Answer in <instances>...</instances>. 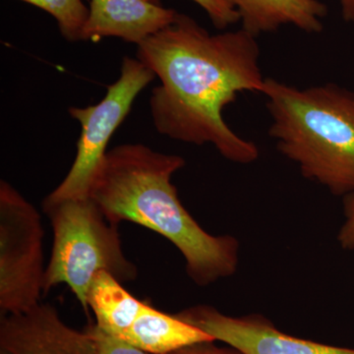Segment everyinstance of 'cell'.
Here are the masks:
<instances>
[{"instance_id":"1","label":"cell","mask_w":354,"mask_h":354,"mask_svg":"<svg viewBox=\"0 0 354 354\" xmlns=\"http://www.w3.org/2000/svg\"><path fill=\"white\" fill-rule=\"evenodd\" d=\"M257 37L244 29L209 34L186 14L137 46L136 58L160 84L150 97L153 127L184 143L212 144L227 160L248 165L258 147L237 135L223 111L242 92L262 94Z\"/></svg>"},{"instance_id":"2","label":"cell","mask_w":354,"mask_h":354,"mask_svg":"<svg viewBox=\"0 0 354 354\" xmlns=\"http://www.w3.org/2000/svg\"><path fill=\"white\" fill-rule=\"evenodd\" d=\"M184 167L180 156L123 144L108 151L88 196L114 225L130 221L171 241L183 254L191 281L207 286L234 276L239 243L232 235L208 234L184 208L171 183Z\"/></svg>"},{"instance_id":"3","label":"cell","mask_w":354,"mask_h":354,"mask_svg":"<svg viewBox=\"0 0 354 354\" xmlns=\"http://www.w3.org/2000/svg\"><path fill=\"white\" fill-rule=\"evenodd\" d=\"M269 135L305 178L335 196L354 194V93L326 84L300 88L266 78Z\"/></svg>"},{"instance_id":"4","label":"cell","mask_w":354,"mask_h":354,"mask_svg":"<svg viewBox=\"0 0 354 354\" xmlns=\"http://www.w3.org/2000/svg\"><path fill=\"white\" fill-rule=\"evenodd\" d=\"M43 209L53 232L44 295L55 286L66 285L88 314V291L95 274L106 272L120 283L137 279L138 268L123 251L118 225L106 218L94 200L44 199Z\"/></svg>"},{"instance_id":"5","label":"cell","mask_w":354,"mask_h":354,"mask_svg":"<svg viewBox=\"0 0 354 354\" xmlns=\"http://www.w3.org/2000/svg\"><path fill=\"white\" fill-rule=\"evenodd\" d=\"M44 230L38 209L0 181V313H24L41 304Z\"/></svg>"},{"instance_id":"6","label":"cell","mask_w":354,"mask_h":354,"mask_svg":"<svg viewBox=\"0 0 354 354\" xmlns=\"http://www.w3.org/2000/svg\"><path fill=\"white\" fill-rule=\"evenodd\" d=\"M155 78L152 70L138 58L124 57L120 78L109 86L99 104L69 109L70 115L81 125L75 160L62 183L44 199L62 201L88 197L91 183L108 153L109 140L131 111L140 93Z\"/></svg>"},{"instance_id":"7","label":"cell","mask_w":354,"mask_h":354,"mask_svg":"<svg viewBox=\"0 0 354 354\" xmlns=\"http://www.w3.org/2000/svg\"><path fill=\"white\" fill-rule=\"evenodd\" d=\"M176 316L242 354H354L353 348L291 337L260 315L230 317L209 305H197Z\"/></svg>"},{"instance_id":"8","label":"cell","mask_w":354,"mask_h":354,"mask_svg":"<svg viewBox=\"0 0 354 354\" xmlns=\"http://www.w3.org/2000/svg\"><path fill=\"white\" fill-rule=\"evenodd\" d=\"M0 354H99L87 330L69 327L53 305L1 316Z\"/></svg>"},{"instance_id":"9","label":"cell","mask_w":354,"mask_h":354,"mask_svg":"<svg viewBox=\"0 0 354 354\" xmlns=\"http://www.w3.org/2000/svg\"><path fill=\"white\" fill-rule=\"evenodd\" d=\"M82 41L118 38L137 44L176 20L177 11L147 0H91Z\"/></svg>"},{"instance_id":"10","label":"cell","mask_w":354,"mask_h":354,"mask_svg":"<svg viewBox=\"0 0 354 354\" xmlns=\"http://www.w3.org/2000/svg\"><path fill=\"white\" fill-rule=\"evenodd\" d=\"M239 14L242 29L258 37L291 25L309 34L323 31L326 4L319 0H223Z\"/></svg>"},{"instance_id":"11","label":"cell","mask_w":354,"mask_h":354,"mask_svg":"<svg viewBox=\"0 0 354 354\" xmlns=\"http://www.w3.org/2000/svg\"><path fill=\"white\" fill-rule=\"evenodd\" d=\"M121 341L150 354H171L186 346L215 339L176 315L145 304Z\"/></svg>"},{"instance_id":"12","label":"cell","mask_w":354,"mask_h":354,"mask_svg":"<svg viewBox=\"0 0 354 354\" xmlns=\"http://www.w3.org/2000/svg\"><path fill=\"white\" fill-rule=\"evenodd\" d=\"M113 274H95L88 291V307L95 318V326L102 332L122 339L131 328L146 304L130 295Z\"/></svg>"},{"instance_id":"13","label":"cell","mask_w":354,"mask_h":354,"mask_svg":"<svg viewBox=\"0 0 354 354\" xmlns=\"http://www.w3.org/2000/svg\"><path fill=\"white\" fill-rule=\"evenodd\" d=\"M46 11L57 20L60 34L66 41H82L90 10L82 0H20Z\"/></svg>"},{"instance_id":"14","label":"cell","mask_w":354,"mask_h":354,"mask_svg":"<svg viewBox=\"0 0 354 354\" xmlns=\"http://www.w3.org/2000/svg\"><path fill=\"white\" fill-rule=\"evenodd\" d=\"M151 3L162 6L160 0H147ZM207 13L216 29L225 30L241 21L239 14L223 0H192Z\"/></svg>"},{"instance_id":"15","label":"cell","mask_w":354,"mask_h":354,"mask_svg":"<svg viewBox=\"0 0 354 354\" xmlns=\"http://www.w3.org/2000/svg\"><path fill=\"white\" fill-rule=\"evenodd\" d=\"M86 330L92 335L99 354H150L102 332L95 324L88 325Z\"/></svg>"},{"instance_id":"16","label":"cell","mask_w":354,"mask_h":354,"mask_svg":"<svg viewBox=\"0 0 354 354\" xmlns=\"http://www.w3.org/2000/svg\"><path fill=\"white\" fill-rule=\"evenodd\" d=\"M344 216H346V221L337 235V241L342 248L353 250L354 249V194L348 195L344 200Z\"/></svg>"},{"instance_id":"17","label":"cell","mask_w":354,"mask_h":354,"mask_svg":"<svg viewBox=\"0 0 354 354\" xmlns=\"http://www.w3.org/2000/svg\"><path fill=\"white\" fill-rule=\"evenodd\" d=\"M214 342H199L179 349L171 354H242L232 348H218Z\"/></svg>"},{"instance_id":"18","label":"cell","mask_w":354,"mask_h":354,"mask_svg":"<svg viewBox=\"0 0 354 354\" xmlns=\"http://www.w3.org/2000/svg\"><path fill=\"white\" fill-rule=\"evenodd\" d=\"M342 14L346 22H354V0H339Z\"/></svg>"}]
</instances>
